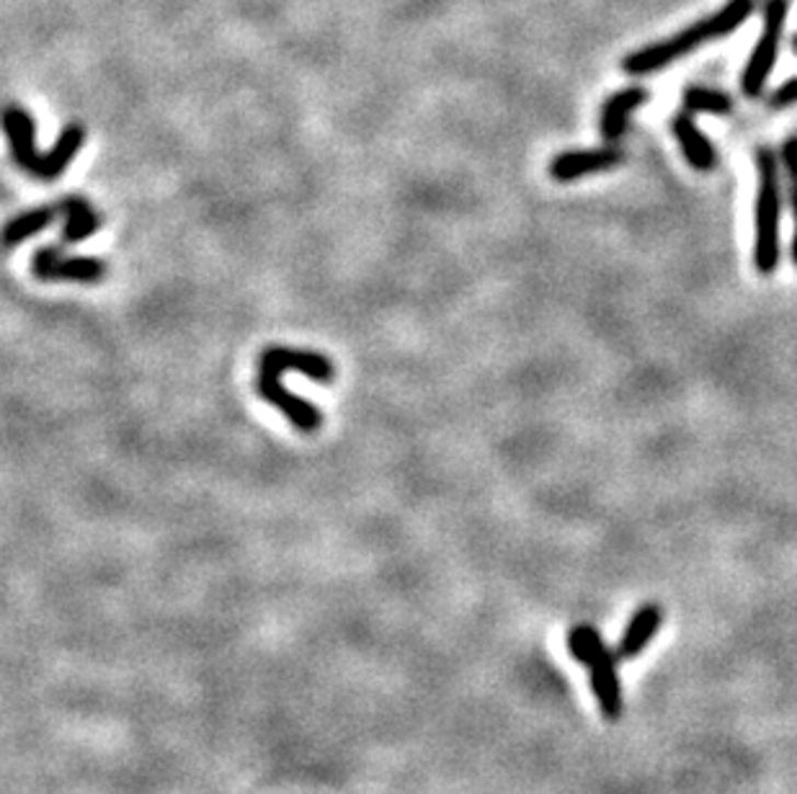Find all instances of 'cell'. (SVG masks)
I'll use <instances>...</instances> for the list:
<instances>
[{
	"mask_svg": "<svg viewBox=\"0 0 797 794\" xmlns=\"http://www.w3.org/2000/svg\"><path fill=\"white\" fill-rule=\"evenodd\" d=\"M681 104H684L686 112L692 114L726 116L734 112V99H730L728 93L705 89V85H690V89L681 93Z\"/></svg>",
	"mask_w": 797,
	"mask_h": 794,
	"instance_id": "2e32d148",
	"label": "cell"
},
{
	"mask_svg": "<svg viewBox=\"0 0 797 794\" xmlns=\"http://www.w3.org/2000/svg\"><path fill=\"white\" fill-rule=\"evenodd\" d=\"M60 212L68 217L62 230V243H83L91 235H96L101 228V217L93 212V207L81 196H65L60 202Z\"/></svg>",
	"mask_w": 797,
	"mask_h": 794,
	"instance_id": "4fadbf2b",
	"label": "cell"
},
{
	"mask_svg": "<svg viewBox=\"0 0 797 794\" xmlns=\"http://www.w3.org/2000/svg\"><path fill=\"white\" fill-rule=\"evenodd\" d=\"M793 53L797 55V34H795V39H793Z\"/></svg>",
	"mask_w": 797,
	"mask_h": 794,
	"instance_id": "44dd1931",
	"label": "cell"
},
{
	"mask_svg": "<svg viewBox=\"0 0 797 794\" xmlns=\"http://www.w3.org/2000/svg\"><path fill=\"white\" fill-rule=\"evenodd\" d=\"M671 133L677 137L681 152H684L686 163L692 165L694 171H713L717 165V152L709 142V137L705 133H700L697 124H694L690 116L681 114L677 119L671 122Z\"/></svg>",
	"mask_w": 797,
	"mask_h": 794,
	"instance_id": "8fae6325",
	"label": "cell"
},
{
	"mask_svg": "<svg viewBox=\"0 0 797 794\" xmlns=\"http://www.w3.org/2000/svg\"><path fill=\"white\" fill-rule=\"evenodd\" d=\"M663 624V609L658 603H645L629 619L625 632H622L620 643L614 645V655L620 660H633L640 655L645 647H648L650 640L656 637V632L661 630Z\"/></svg>",
	"mask_w": 797,
	"mask_h": 794,
	"instance_id": "30bf717a",
	"label": "cell"
},
{
	"mask_svg": "<svg viewBox=\"0 0 797 794\" xmlns=\"http://www.w3.org/2000/svg\"><path fill=\"white\" fill-rule=\"evenodd\" d=\"M60 245H42L36 248L32 258V272L39 281H49V272H53L57 261H60Z\"/></svg>",
	"mask_w": 797,
	"mask_h": 794,
	"instance_id": "d6986e66",
	"label": "cell"
},
{
	"mask_svg": "<svg viewBox=\"0 0 797 794\" xmlns=\"http://www.w3.org/2000/svg\"><path fill=\"white\" fill-rule=\"evenodd\" d=\"M789 0H766L764 3V28L759 34L756 45H753L749 62H746L741 76V91L743 96L756 99L764 93L766 80H770L774 65H777V53L782 34L787 26Z\"/></svg>",
	"mask_w": 797,
	"mask_h": 794,
	"instance_id": "3957f363",
	"label": "cell"
},
{
	"mask_svg": "<svg viewBox=\"0 0 797 794\" xmlns=\"http://www.w3.org/2000/svg\"><path fill=\"white\" fill-rule=\"evenodd\" d=\"M782 163H785L787 179H789V204H793V217H795V232H793V264L797 266V137H787L785 148H782Z\"/></svg>",
	"mask_w": 797,
	"mask_h": 794,
	"instance_id": "ac0fdd59",
	"label": "cell"
},
{
	"mask_svg": "<svg viewBox=\"0 0 797 794\" xmlns=\"http://www.w3.org/2000/svg\"><path fill=\"white\" fill-rule=\"evenodd\" d=\"M3 129H5V135H9L13 160H16L21 169H24L26 173H32V176L36 179V173H39V165H42V152H36V148H34L36 124L32 119V114H28L26 108L19 104L5 106Z\"/></svg>",
	"mask_w": 797,
	"mask_h": 794,
	"instance_id": "52a82bcc",
	"label": "cell"
},
{
	"mask_svg": "<svg viewBox=\"0 0 797 794\" xmlns=\"http://www.w3.org/2000/svg\"><path fill=\"white\" fill-rule=\"evenodd\" d=\"M648 99H650V93L640 89V85H629V89L617 91L614 96L607 99L604 106H601V116H599L601 137H604L610 145L617 142L620 137L625 135L629 116H633Z\"/></svg>",
	"mask_w": 797,
	"mask_h": 794,
	"instance_id": "9c48e42d",
	"label": "cell"
},
{
	"mask_svg": "<svg viewBox=\"0 0 797 794\" xmlns=\"http://www.w3.org/2000/svg\"><path fill=\"white\" fill-rule=\"evenodd\" d=\"M610 647H607L604 637H601V632L597 630V626L591 624H578L574 626V630L568 632V653L570 658L581 663V666L589 668L593 660L599 658L601 653H607Z\"/></svg>",
	"mask_w": 797,
	"mask_h": 794,
	"instance_id": "e0dca14e",
	"label": "cell"
},
{
	"mask_svg": "<svg viewBox=\"0 0 797 794\" xmlns=\"http://www.w3.org/2000/svg\"><path fill=\"white\" fill-rule=\"evenodd\" d=\"M302 371V375L310 377V380L331 384L333 377H336V367L328 356L317 352H305V348H287V346H269L264 354H261L258 375L264 377H279L281 371Z\"/></svg>",
	"mask_w": 797,
	"mask_h": 794,
	"instance_id": "277c9868",
	"label": "cell"
},
{
	"mask_svg": "<svg viewBox=\"0 0 797 794\" xmlns=\"http://www.w3.org/2000/svg\"><path fill=\"white\" fill-rule=\"evenodd\" d=\"M622 163V152L617 148H599V150H565L553 158L550 163V179L570 184L593 173L614 171Z\"/></svg>",
	"mask_w": 797,
	"mask_h": 794,
	"instance_id": "5b68a950",
	"label": "cell"
},
{
	"mask_svg": "<svg viewBox=\"0 0 797 794\" xmlns=\"http://www.w3.org/2000/svg\"><path fill=\"white\" fill-rule=\"evenodd\" d=\"M770 104H772V108H787V106H795V104H797V78H789V80H785V83H782L779 89L772 93Z\"/></svg>",
	"mask_w": 797,
	"mask_h": 794,
	"instance_id": "ffe728a7",
	"label": "cell"
},
{
	"mask_svg": "<svg viewBox=\"0 0 797 794\" xmlns=\"http://www.w3.org/2000/svg\"><path fill=\"white\" fill-rule=\"evenodd\" d=\"M256 390H258V395L266 400V403L277 405L279 411L289 418V424H292L294 428H300V431L313 434L323 426V411H321V407L310 403V400H302V398L292 395V392H289L285 384L279 382V377L258 375Z\"/></svg>",
	"mask_w": 797,
	"mask_h": 794,
	"instance_id": "8992f818",
	"label": "cell"
},
{
	"mask_svg": "<svg viewBox=\"0 0 797 794\" xmlns=\"http://www.w3.org/2000/svg\"><path fill=\"white\" fill-rule=\"evenodd\" d=\"M751 13H753V0H728L720 11L694 21V24L686 26L684 32L627 55L625 60H622V70H625L627 76L640 78L669 68V65L677 62L679 57L694 53V49L707 45V42L723 39V36L734 34Z\"/></svg>",
	"mask_w": 797,
	"mask_h": 794,
	"instance_id": "6da1fadb",
	"label": "cell"
},
{
	"mask_svg": "<svg viewBox=\"0 0 797 794\" xmlns=\"http://www.w3.org/2000/svg\"><path fill=\"white\" fill-rule=\"evenodd\" d=\"M57 212H60V207H36V209H32V212L13 217V220L5 225V230H3L5 251H11V248L21 245L24 240L34 238L36 232L49 228V225L55 222Z\"/></svg>",
	"mask_w": 797,
	"mask_h": 794,
	"instance_id": "5bb4252c",
	"label": "cell"
},
{
	"mask_svg": "<svg viewBox=\"0 0 797 794\" xmlns=\"http://www.w3.org/2000/svg\"><path fill=\"white\" fill-rule=\"evenodd\" d=\"M617 660L620 658L614 655V651H607L589 666L591 691L597 697L599 712L607 720L622 717V683L617 674Z\"/></svg>",
	"mask_w": 797,
	"mask_h": 794,
	"instance_id": "ba28073f",
	"label": "cell"
},
{
	"mask_svg": "<svg viewBox=\"0 0 797 794\" xmlns=\"http://www.w3.org/2000/svg\"><path fill=\"white\" fill-rule=\"evenodd\" d=\"M83 142H85V127H83V124H78V122L68 124V127H65L60 133V137H57L55 148L42 156V165H39V173H36V179H39V181L60 179L62 173L68 171L70 160L76 158L78 150L83 148Z\"/></svg>",
	"mask_w": 797,
	"mask_h": 794,
	"instance_id": "7c38bea8",
	"label": "cell"
},
{
	"mask_svg": "<svg viewBox=\"0 0 797 794\" xmlns=\"http://www.w3.org/2000/svg\"><path fill=\"white\" fill-rule=\"evenodd\" d=\"M106 276V264H101L99 258L91 256H72V258H60L55 264L53 272H49V281H81V284H93L101 281Z\"/></svg>",
	"mask_w": 797,
	"mask_h": 794,
	"instance_id": "9a60e30c",
	"label": "cell"
},
{
	"mask_svg": "<svg viewBox=\"0 0 797 794\" xmlns=\"http://www.w3.org/2000/svg\"><path fill=\"white\" fill-rule=\"evenodd\" d=\"M756 212H753V264L762 276H770L779 266V217L782 188L779 165L770 148L756 152Z\"/></svg>",
	"mask_w": 797,
	"mask_h": 794,
	"instance_id": "7a4b0ae2",
	"label": "cell"
}]
</instances>
